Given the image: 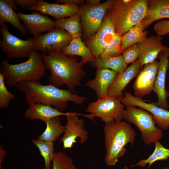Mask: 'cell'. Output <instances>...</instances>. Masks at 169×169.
Returning <instances> with one entry per match:
<instances>
[{
	"mask_svg": "<svg viewBox=\"0 0 169 169\" xmlns=\"http://www.w3.org/2000/svg\"><path fill=\"white\" fill-rule=\"evenodd\" d=\"M45 67L51 72L49 82L59 88L64 85L68 90L75 93V89L81 85L85 76L84 64L62 52L52 51L41 54Z\"/></svg>",
	"mask_w": 169,
	"mask_h": 169,
	"instance_id": "obj_1",
	"label": "cell"
},
{
	"mask_svg": "<svg viewBox=\"0 0 169 169\" xmlns=\"http://www.w3.org/2000/svg\"><path fill=\"white\" fill-rule=\"evenodd\" d=\"M16 86L25 94V101L29 105L40 103L61 112L68 107V101L82 105L86 100L68 90L60 89L51 84L43 85L39 81L21 82Z\"/></svg>",
	"mask_w": 169,
	"mask_h": 169,
	"instance_id": "obj_2",
	"label": "cell"
},
{
	"mask_svg": "<svg viewBox=\"0 0 169 169\" xmlns=\"http://www.w3.org/2000/svg\"><path fill=\"white\" fill-rule=\"evenodd\" d=\"M107 165L115 166L126 153L128 143L134 145L136 133L130 124L125 121L105 123L104 128Z\"/></svg>",
	"mask_w": 169,
	"mask_h": 169,
	"instance_id": "obj_3",
	"label": "cell"
},
{
	"mask_svg": "<svg viewBox=\"0 0 169 169\" xmlns=\"http://www.w3.org/2000/svg\"><path fill=\"white\" fill-rule=\"evenodd\" d=\"M148 0H114L108 10L115 32L122 36L141 23L147 13Z\"/></svg>",
	"mask_w": 169,
	"mask_h": 169,
	"instance_id": "obj_4",
	"label": "cell"
},
{
	"mask_svg": "<svg viewBox=\"0 0 169 169\" xmlns=\"http://www.w3.org/2000/svg\"><path fill=\"white\" fill-rule=\"evenodd\" d=\"M46 69L41 54L33 50L28 59L22 63L12 64L7 60L2 61L0 73L8 85L14 87L21 82L39 81Z\"/></svg>",
	"mask_w": 169,
	"mask_h": 169,
	"instance_id": "obj_5",
	"label": "cell"
},
{
	"mask_svg": "<svg viewBox=\"0 0 169 169\" xmlns=\"http://www.w3.org/2000/svg\"><path fill=\"white\" fill-rule=\"evenodd\" d=\"M123 119L134 124L141 132V136L146 146L155 143L163 138L162 130L156 125L153 115L144 109L134 106H126Z\"/></svg>",
	"mask_w": 169,
	"mask_h": 169,
	"instance_id": "obj_6",
	"label": "cell"
},
{
	"mask_svg": "<svg viewBox=\"0 0 169 169\" xmlns=\"http://www.w3.org/2000/svg\"><path fill=\"white\" fill-rule=\"evenodd\" d=\"M125 105L117 98L108 96L98 98L90 103L86 111L90 113L89 118L97 117L105 124L122 121Z\"/></svg>",
	"mask_w": 169,
	"mask_h": 169,
	"instance_id": "obj_7",
	"label": "cell"
},
{
	"mask_svg": "<svg viewBox=\"0 0 169 169\" xmlns=\"http://www.w3.org/2000/svg\"><path fill=\"white\" fill-rule=\"evenodd\" d=\"M114 0H108L97 6L87 4L79 8L81 23L86 39L92 36L100 28L107 12Z\"/></svg>",
	"mask_w": 169,
	"mask_h": 169,
	"instance_id": "obj_8",
	"label": "cell"
},
{
	"mask_svg": "<svg viewBox=\"0 0 169 169\" xmlns=\"http://www.w3.org/2000/svg\"><path fill=\"white\" fill-rule=\"evenodd\" d=\"M3 38L0 40V47L8 58H29L34 50L33 38L23 40L12 35L5 23L0 24Z\"/></svg>",
	"mask_w": 169,
	"mask_h": 169,
	"instance_id": "obj_9",
	"label": "cell"
},
{
	"mask_svg": "<svg viewBox=\"0 0 169 169\" xmlns=\"http://www.w3.org/2000/svg\"><path fill=\"white\" fill-rule=\"evenodd\" d=\"M33 38L34 50L47 53L55 51L62 52L73 38L64 29L56 27L44 34Z\"/></svg>",
	"mask_w": 169,
	"mask_h": 169,
	"instance_id": "obj_10",
	"label": "cell"
},
{
	"mask_svg": "<svg viewBox=\"0 0 169 169\" xmlns=\"http://www.w3.org/2000/svg\"><path fill=\"white\" fill-rule=\"evenodd\" d=\"M116 34L113 22L106 12L100 28L86 41L87 46L95 58L100 56L106 47L113 41Z\"/></svg>",
	"mask_w": 169,
	"mask_h": 169,
	"instance_id": "obj_11",
	"label": "cell"
},
{
	"mask_svg": "<svg viewBox=\"0 0 169 169\" xmlns=\"http://www.w3.org/2000/svg\"><path fill=\"white\" fill-rule=\"evenodd\" d=\"M79 115H82L69 112L66 116L67 122L65 130L60 141L63 143L64 149L71 148L78 138H80L79 142L81 144H83L88 140V134L84 128V120L79 118Z\"/></svg>",
	"mask_w": 169,
	"mask_h": 169,
	"instance_id": "obj_12",
	"label": "cell"
},
{
	"mask_svg": "<svg viewBox=\"0 0 169 169\" xmlns=\"http://www.w3.org/2000/svg\"><path fill=\"white\" fill-rule=\"evenodd\" d=\"M125 106H137L142 108L151 114L156 125L162 130L169 128V110L157 105L155 103H147L141 98L125 92L120 100Z\"/></svg>",
	"mask_w": 169,
	"mask_h": 169,
	"instance_id": "obj_13",
	"label": "cell"
},
{
	"mask_svg": "<svg viewBox=\"0 0 169 169\" xmlns=\"http://www.w3.org/2000/svg\"><path fill=\"white\" fill-rule=\"evenodd\" d=\"M158 56V68L153 91L157 95L158 100L155 103L158 106L168 110L169 106L167 100L169 97V93L166 90L165 81L169 67V49L161 52Z\"/></svg>",
	"mask_w": 169,
	"mask_h": 169,
	"instance_id": "obj_14",
	"label": "cell"
},
{
	"mask_svg": "<svg viewBox=\"0 0 169 169\" xmlns=\"http://www.w3.org/2000/svg\"><path fill=\"white\" fill-rule=\"evenodd\" d=\"M158 65L159 62L156 60L144 65L133 84V89L135 96L141 98L153 91Z\"/></svg>",
	"mask_w": 169,
	"mask_h": 169,
	"instance_id": "obj_15",
	"label": "cell"
},
{
	"mask_svg": "<svg viewBox=\"0 0 169 169\" xmlns=\"http://www.w3.org/2000/svg\"><path fill=\"white\" fill-rule=\"evenodd\" d=\"M163 39L162 36L152 35L137 44L140 51L138 60L141 69L144 65L156 60L161 52L169 49L163 44Z\"/></svg>",
	"mask_w": 169,
	"mask_h": 169,
	"instance_id": "obj_16",
	"label": "cell"
},
{
	"mask_svg": "<svg viewBox=\"0 0 169 169\" xmlns=\"http://www.w3.org/2000/svg\"><path fill=\"white\" fill-rule=\"evenodd\" d=\"M17 14L19 20L23 22L29 33L34 37L56 27L55 21L36 12L30 14H25L18 12Z\"/></svg>",
	"mask_w": 169,
	"mask_h": 169,
	"instance_id": "obj_17",
	"label": "cell"
},
{
	"mask_svg": "<svg viewBox=\"0 0 169 169\" xmlns=\"http://www.w3.org/2000/svg\"><path fill=\"white\" fill-rule=\"evenodd\" d=\"M29 9L51 15L56 20L70 17L78 13L79 8L76 5L50 3L42 0H37Z\"/></svg>",
	"mask_w": 169,
	"mask_h": 169,
	"instance_id": "obj_18",
	"label": "cell"
},
{
	"mask_svg": "<svg viewBox=\"0 0 169 169\" xmlns=\"http://www.w3.org/2000/svg\"><path fill=\"white\" fill-rule=\"evenodd\" d=\"M141 69L137 59L124 71L118 74L109 89L107 96L114 97L120 100L123 97L122 91L131 81L137 76Z\"/></svg>",
	"mask_w": 169,
	"mask_h": 169,
	"instance_id": "obj_19",
	"label": "cell"
},
{
	"mask_svg": "<svg viewBox=\"0 0 169 169\" xmlns=\"http://www.w3.org/2000/svg\"><path fill=\"white\" fill-rule=\"evenodd\" d=\"M117 74L109 69H97L95 78L88 81L85 85L94 90L98 98L105 97Z\"/></svg>",
	"mask_w": 169,
	"mask_h": 169,
	"instance_id": "obj_20",
	"label": "cell"
},
{
	"mask_svg": "<svg viewBox=\"0 0 169 169\" xmlns=\"http://www.w3.org/2000/svg\"><path fill=\"white\" fill-rule=\"evenodd\" d=\"M147 13L141 22L144 29L157 20L169 18V0H148Z\"/></svg>",
	"mask_w": 169,
	"mask_h": 169,
	"instance_id": "obj_21",
	"label": "cell"
},
{
	"mask_svg": "<svg viewBox=\"0 0 169 169\" xmlns=\"http://www.w3.org/2000/svg\"><path fill=\"white\" fill-rule=\"evenodd\" d=\"M68 113L60 111L49 105L37 103L29 105L25 112V117L31 120H40L46 123L54 118L66 116Z\"/></svg>",
	"mask_w": 169,
	"mask_h": 169,
	"instance_id": "obj_22",
	"label": "cell"
},
{
	"mask_svg": "<svg viewBox=\"0 0 169 169\" xmlns=\"http://www.w3.org/2000/svg\"><path fill=\"white\" fill-rule=\"evenodd\" d=\"M13 8L17 10L12 0H0V24L8 23L25 35L28 31L20 22Z\"/></svg>",
	"mask_w": 169,
	"mask_h": 169,
	"instance_id": "obj_23",
	"label": "cell"
},
{
	"mask_svg": "<svg viewBox=\"0 0 169 169\" xmlns=\"http://www.w3.org/2000/svg\"><path fill=\"white\" fill-rule=\"evenodd\" d=\"M62 53L66 56H79L83 64L93 62L95 59L90 49L83 43L81 37L73 38Z\"/></svg>",
	"mask_w": 169,
	"mask_h": 169,
	"instance_id": "obj_24",
	"label": "cell"
},
{
	"mask_svg": "<svg viewBox=\"0 0 169 169\" xmlns=\"http://www.w3.org/2000/svg\"><path fill=\"white\" fill-rule=\"evenodd\" d=\"M81 17L79 12L67 18H60L55 22L56 27L61 28L66 31L73 38L81 37L82 28Z\"/></svg>",
	"mask_w": 169,
	"mask_h": 169,
	"instance_id": "obj_25",
	"label": "cell"
},
{
	"mask_svg": "<svg viewBox=\"0 0 169 169\" xmlns=\"http://www.w3.org/2000/svg\"><path fill=\"white\" fill-rule=\"evenodd\" d=\"M145 29L141 22L135 26L122 36L121 50L141 42L147 37L149 32Z\"/></svg>",
	"mask_w": 169,
	"mask_h": 169,
	"instance_id": "obj_26",
	"label": "cell"
},
{
	"mask_svg": "<svg viewBox=\"0 0 169 169\" xmlns=\"http://www.w3.org/2000/svg\"><path fill=\"white\" fill-rule=\"evenodd\" d=\"M45 123L46 128L38 136L40 140L54 142L64 132L65 126L62 125L59 116L52 119Z\"/></svg>",
	"mask_w": 169,
	"mask_h": 169,
	"instance_id": "obj_27",
	"label": "cell"
},
{
	"mask_svg": "<svg viewBox=\"0 0 169 169\" xmlns=\"http://www.w3.org/2000/svg\"><path fill=\"white\" fill-rule=\"evenodd\" d=\"M90 65L97 69L104 68L111 70L117 74L124 71L127 64L121 55L107 59L95 58L90 63Z\"/></svg>",
	"mask_w": 169,
	"mask_h": 169,
	"instance_id": "obj_28",
	"label": "cell"
},
{
	"mask_svg": "<svg viewBox=\"0 0 169 169\" xmlns=\"http://www.w3.org/2000/svg\"><path fill=\"white\" fill-rule=\"evenodd\" d=\"M155 149L152 153L146 159L140 160L133 166L144 167L148 164L149 167L159 161H166L169 158V149L164 147L159 141L155 143Z\"/></svg>",
	"mask_w": 169,
	"mask_h": 169,
	"instance_id": "obj_29",
	"label": "cell"
},
{
	"mask_svg": "<svg viewBox=\"0 0 169 169\" xmlns=\"http://www.w3.org/2000/svg\"><path fill=\"white\" fill-rule=\"evenodd\" d=\"M32 143L38 149L43 158L45 164L44 169H51V162L54 159V152L53 142L38 139L33 140Z\"/></svg>",
	"mask_w": 169,
	"mask_h": 169,
	"instance_id": "obj_30",
	"label": "cell"
},
{
	"mask_svg": "<svg viewBox=\"0 0 169 169\" xmlns=\"http://www.w3.org/2000/svg\"><path fill=\"white\" fill-rule=\"evenodd\" d=\"M122 36L116 33L113 41L105 48L99 58L107 59L121 55Z\"/></svg>",
	"mask_w": 169,
	"mask_h": 169,
	"instance_id": "obj_31",
	"label": "cell"
},
{
	"mask_svg": "<svg viewBox=\"0 0 169 169\" xmlns=\"http://www.w3.org/2000/svg\"><path fill=\"white\" fill-rule=\"evenodd\" d=\"M52 169H77L72 158L62 152H54Z\"/></svg>",
	"mask_w": 169,
	"mask_h": 169,
	"instance_id": "obj_32",
	"label": "cell"
},
{
	"mask_svg": "<svg viewBox=\"0 0 169 169\" xmlns=\"http://www.w3.org/2000/svg\"><path fill=\"white\" fill-rule=\"evenodd\" d=\"M15 97V95L6 87L4 77L0 73V108L5 109L9 107L10 101Z\"/></svg>",
	"mask_w": 169,
	"mask_h": 169,
	"instance_id": "obj_33",
	"label": "cell"
},
{
	"mask_svg": "<svg viewBox=\"0 0 169 169\" xmlns=\"http://www.w3.org/2000/svg\"><path fill=\"white\" fill-rule=\"evenodd\" d=\"M122 54L125 63L128 64L133 63L138 58L140 51L137 44H134L126 48Z\"/></svg>",
	"mask_w": 169,
	"mask_h": 169,
	"instance_id": "obj_34",
	"label": "cell"
},
{
	"mask_svg": "<svg viewBox=\"0 0 169 169\" xmlns=\"http://www.w3.org/2000/svg\"><path fill=\"white\" fill-rule=\"evenodd\" d=\"M154 29L157 35L162 36L169 33V20H163L156 23Z\"/></svg>",
	"mask_w": 169,
	"mask_h": 169,
	"instance_id": "obj_35",
	"label": "cell"
},
{
	"mask_svg": "<svg viewBox=\"0 0 169 169\" xmlns=\"http://www.w3.org/2000/svg\"><path fill=\"white\" fill-rule=\"evenodd\" d=\"M13 4L15 6H20L21 8L28 9L33 5L37 0H12Z\"/></svg>",
	"mask_w": 169,
	"mask_h": 169,
	"instance_id": "obj_36",
	"label": "cell"
},
{
	"mask_svg": "<svg viewBox=\"0 0 169 169\" xmlns=\"http://www.w3.org/2000/svg\"><path fill=\"white\" fill-rule=\"evenodd\" d=\"M84 1V0H57L56 1V2L59 4L77 5Z\"/></svg>",
	"mask_w": 169,
	"mask_h": 169,
	"instance_id": "obj_37",
	"label": "cell"
},
{
	"mask_svg": "<svg viewBox=\"0 0 169 169\" xmlns=\"http://www.w3.org/2000/svg\"><path fill=\"white\" fill-rule=\"evenodd\" d=\"M87 4L90 6H97L101 4L100 0H87Z\"/></svg>",
	"mask_w": 169,
	"mask_h": 169,
	"instance_id": "obj_38",
	"label": "cell"
},
{
	"mask_svg": "<svg viewBox=\"0 0 169 169\" xmlns=\"http://www.w3.org/2000/svg\"><path fill=\"white\" fill-rule=\"evenodd\" d=\"M122 169H128L127 167L125 166H124Z\"/></svg>",
	"mask_w": 169,
	"mask_h": 169,
	"instance_id": "obj_39",
	"label": "cell"
},
{
	"mask_svg": "<svg viewBox=\"0 0 169 169\" xmlns=\"http://www.w3.org/2000/svg\"><path fill=\"white\" fill-rule=\"evenodd\" d=\"M163 169H168V168L167 166H166Z\"/></svg>",
	"mask_w": 169,
	"mask_h": 169,
	"instance_id": "obj_40",
	"label": "cell"
}]
</instances>
